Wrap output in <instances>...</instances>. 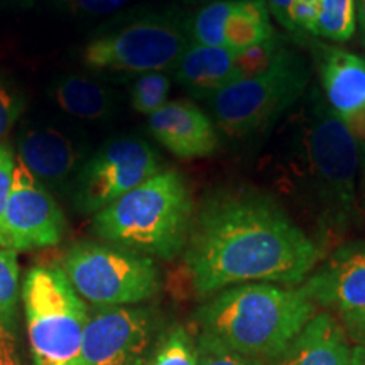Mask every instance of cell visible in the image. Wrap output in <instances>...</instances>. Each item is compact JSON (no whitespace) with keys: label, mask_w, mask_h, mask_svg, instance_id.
Wrapping results in <instances>:
<instances>
[{"label":"cell","mask_w":365,"mask_h":365,"mask_svg":"<svg viewBox=\"0 0 365 365\" xmlns=\"http://www.w3.org/2000/svg\"><path fill=\"white\" fill-rule=\"evenodd\" d=\"M257 2H264V4H266V0H257Z\"/></svg>","instance_id":"cell-36"},{"label":"cell","mask_w":365,"mask_h":365,"mask_svg":"<svg viewBox=\"0 0 365 365\" xmlns=\"http://www.w3.org/2000/svg\"><path fill=\"white\" fill-rule=\"evenodd\" d=\"M19 299V261L17 252L0 249V328L11 331L16 323Z\"/></svg>","instance_id":"cell-21"},{"label":"cell","mask_w":365,"mask_h":365,"mask_svg":"<svg viewBox=\"0 0 365 365\" xmlns=\"http://www.w3.org/2000/svg\"><path fill=\"white\" fill-rule=\"evenodd\" d=\"M193 217L188 181L168 170L100 210L93 232L110 244L170 261L188 244Z\"/></svg>","instance_id":"cell-4"},{"label":"cell","mask_w":365,"mask_h":365,"mask_svg":"<svg viewBox=\"0 0 365 365\" xmlns=\"http://www.w3.org/2000/svg\"><path fill=\"white\" fill-rule=\"evenodd\" d=\"M291 31H307L318 36L319 0H293L289 11Z\"/></svg>","instance_id":"cell-26"},{"label":"cell","mask_w":365,"mask_h":365,"mask_svg":"<svg viewBox=\"0 0 365 365\" xmlns=\"http://www.w3.org/2000/svg\"><path fill=\"white\" fill-rule=\"evenodd\" d=\"M308 85L307 63L282 46L266 71L227 85L208 98V105L223 134L250 139L264 134L289 112L303 98Z\"/></svg>","instance_id":"cell-6"},{"label":"cell","mask_w":365,"mask_h":365,"mask_svg":"<svg viewBox=\"0 0 365 365\" xmlns=\"http://www.w3.org/2000/svg\"><path fill=\"white\" fill-rule=\"evenodd\" d=\"M61 269L78 296L98 308L143 303L161 287V274L153 257L115 244L73 245Z\"/></svg>","instance_id":"cell-8"},{"label":"cell","mask_w":365,"mask_h":365,"mask_svg":"<svg viewBox=\"0 0 365 365\" xmlns=\"http://www.w3.org/2000/svg\"><path fill=\"white\" fill-rule=\"evenodd\" d=\"M65 230L66 220L56 200L17 159L12 188L0 222V249L21 252L51 247L61 242Z\"/></svg>","instance_id":"cell-11"},{"label":"cell","mask_w":365,"mask_h":365,"mask_svg":"<svg viewBox=\"0 0 365 365\" xmlns=\"http://www.w3.org/2000/svg\"><path fill=\"white\" fill-rule=\"evenodd\" d=\"M182 2H186V4H200V2H205V0H182Z\"/></svg>","instance_id":"cell-34"},{"label":"cell","mask_w":365,"mask_h":365,"mask_svg":"<svg viewBox=\"0 0 365 365\" xmlns=\"http://www.w3.org/2000/svg\"><path fill=\"white\" fill-rule=\"evenodd\" d=\"M53 102L68 115L90 122H107L117 112V95L98 78L66 75L49 90Z\"/></svg>","instance_id":"cell-19"},{"label":"cell","mask_w":365,"mask_h":365,"mask_svg":"<svg viewBox=\"0 0 365 365\" xmlns=\"http://www.w3.org/2000/svg\"><path fill=\"white\" fill-rule=\"evenodd\" d=\"M171 80L164 71L139 75L130 86V105L135 112L150 115L168 103Z\"/></svg>","instance_id":"cell-22"},{"label":"cell","mask_w":365,"mask_h":365,"mask_svg":"<svg viewBox=\"0 0 365 365\" xmlns=\"http://www.w3.org/2000/svg\"><path fill=\"white\" fill-rule=\"evenodd\" d=\"M150 365H196V346L185 328H173Z\"/></svg>","instance_id":"cell-23"},{"label":"cell","mask_w":365,"mask_h":365,"mask_svg":"<svg viewBox=\"0 0 365 365\" xmlns=\"http://www.w3.org/2000/svg\"><path fill=\"white\" fill-rule=\"evenodd\" d=\"M269 9L257 0H212L190 21L191 44L240 53L274 38Z\"/></svg>","instance_id":"cell-12"},{"label":"cell","mask_w":365,"mask_h":365,"mask_svg":"<svg viewBox=\"0 0 365 365\" xmlns=\"http://www.w3.org/2000/svg\"><path fill=\"white\" fill-rule=\"evenodd\" d=\"M355 14H357V24L360 27V36L365 46V0H355Z\"/></svg>","instance_id":"cell-32"},{"label":"cell","mask_w":365,"mask_h":365,"mask_svg":"<svg viewBox=\"0 0 365 365\" xmlns=\"http://www.w3.org/2000/svg\"><path fill=\"white\" fill-rule=\"evenodd\" d=\"M26 108V100L17 88L9 81L0 78V144L16 125Z\"/></svg>","instance_id":"cell-25"},{"label":"cell","mask_w":365,"mask_h":365,"mask_svg":"<svg viewBox=\"0 0 365 365\" xmlns=\"http://www.w3.org/2000/svg\"><path fill=\"white\" fill-rule=\"evenodd\" d=\"M317 65L325 102L344 124L365 112V59L331 46H318Z\"/></svg>","instance_id":"cell-16"},{"label":"cell","mask_w":365,"mask_h":365,"mask_svg":"<svg viewBox=\"0 0 365 365\" xmlns=\"http://www.w3.org/2000/svg\"><path fill=\"white\" fill-rule=\"evenodd\" d=\"M158 328L159 318L153 309L100 308L88 318L71 365H140L153 349Z\"/></svg>","instance_id":"cell-10"},{"label":"cell","mask_w":365,"mask_h":365,"mask_svg":"<svg viewBox=\"0 0 365 365\" xmlns=\"http://www.w3.org/2000/svg\"><path fill=\"white\" fill-rule=\"evenodd\" d=\"M314 314L317 303L303 286L247 282L218 291L198 309V323L202 336L271 364Z\"/></svg>","instance_id":"cell-3"},{"label":"cell","mask_w":365,"mask_h":365,"mask_svg":"<svg viewBox=\"0 0 365 365\" xmlns=\"http://www.w3.org/2000/svg\"><path fill=\"white\" fill-rule=\"evenodd\" d=\"M190 44V21L180 12H132L93 34L83 49V63L90 70L139 76L175 70Z\"/></svg>","instance_id":"cell-5"},{"label":"cell","mask_w":365,"mask_h":365,"mask_svg":"<svg viewBox=\"0 0 365 365\" xmlns=\"http://www.w3.org/2000/svg\"><path fill=\"white\" fill-rule=\"evenodd\" d=\"M345 333L350 339L365 345V309L341 314Z\"/></svg>","instance_id":"cell-29"},{"label":"cell","mask_w":365,"mask_h":365,"mask_svg":"<svg viewBox=\"0 0 365 365\" xmlns=\"http://www.w3.org/2000/svg\"><path fill=\"white\" fill-rule=\"evenodd\" d=\"M127 2L129 0H59L63 9L76 16H108Z\"/></svg>","instance_id":"cell-27"},{"label":"cell","mask_w":365,"mask_h":365,"mask_svg":"<svg viewBox=\"0 0 365 365\" xmlns=\"http://www.w3.org/2000/svg\"><path fill=\"white\" fill-rule=\"evenodd\" d=\"M154 139L180 159H200L215 154L220 139L215 124L198 105L173 100L149 115Z\"/></svg>","instance_id":"cell-15"},{"label":"cell","mask_w":365,"mask_h":365,"mask_svg":"<svg viewBox=\"0 0 365 365\" xmlns=\"http://www.w3.org/2000/svg\"><path fill=\"white\" fill-rule=\"evenodd\" d=\"M303 287L317 307L340 314L365 309V240L346 242L336 249Z\"/></svg>","instance_id":"cell-14"},{"label":"cell","mask_w":365,"mask_h":365,"mask_svg":"<svg viewBox=\"0 0 365 365\" xmlns=\"http://www.w3.org/2000/svg\"><path fill=\"white\" fill-rule=\"evenodd\" d=\"M34 0H21V4L22 6H31V4H33Z\"/></svg>","instance_id":"cell-35"},{"label":"cell","mask_w":365,"mask_h":365,"mask_svg":"<svg viewBox=\"0 0 365 365\" xmlns=\"http://www.w3.org/2000/svg\"><path fill=\"white\" fill-rule=\"evenodd\" d=\"M357 29L355 0H319L318 36L333 43H346Z\"/></svg>","instance_id":"cell-20"},{"label":"cell","mask_w":365,"mask_h":365,"mask_svg":"<svg viewBox=\"0 0 365 365\" xmlns=\"http://www.w3.org/2000/svg\"><path fill=\"white\" fill-rule=\"evenodd\" d=\"M27 331L38 365H71L88 312L61 267L36 266L22 284Z\"/></svg>","instance_id":"cell-7"},{"label":"cell","mask_w":365,"mask_h":365,"mask_svg":"<svg viewBox=\"0 0 365 365\" xmlns=\"http://www.w3.org/2000/svg\"><path fill=\"white\" fill-rule=\"evenodd\" d=\"M163 171L158 150L135 135L105 140L90 154L73 181V202L83 213H97Z\"/></svg>","instance_id":"cell-9"},{"label":"cell","mask_w":365,"mask_h":365,"mask_svg":"<svg viewBox=\"0 0 365 365\" xmlns=\"http://www.w3.org/2000/svg\"><path fill=\"white\" fill-rule=\"evenodd\" d=\"M272 365H352L344 325L330 313H317Z\"/></svg>","instance_id":"cell-17"},{"label":"cell","mask_w":365,"mask_h":365,"mask_svg":"<svg viewBox=\"0 0 365 365\" xmlns=\"http://www.w3.org/2000/svg\"><path fill=\"white\" fill-rule=\"evenodd\" d=\"M196 365H269L267 362L259 359L247 357L234 350L227 349L207 339V336L200 335L198 345H196Z\"/></svg>","instance_id":"cell-24"},{"label":"cell","mask_w":365,"mask_h":365,"mask_svg":"<svg viewBox=\"0 0 365 365\" xmlns=\"http://www.w3.org/2000/svg\"><path fill=\"white\" fill-rule=\"evenodd\" d=\"M322 250L271 195L250 186L212 191L193 217L185 262L196 294L247 282L298 284Z\"/></svg>","instance_id":"cell-1"},{"label":"cell","mask_w":365,"mask_h":365,"mask_svg":"<svg viewBox=\"0 0 365 365\" xmlns=\"http://www.w3.org/2000/svg\"><path fill=\"white\" fill-rule=\"evenodd\" d=\"M304 103L274 156L272 181L307 208L325 234H340L359 210V145L317 91Z\"/></svg>","instance_id":"cell-2"},{"label":"cell","mask_w":365,"mask_h":365,"mask_svg":"<svg viewBox=\"0 0 365 365\" xmlns=\"http://www.w3.org/2000/svg\"><path fill=\"white\" fill-rule=\"evenodd\" d=\"M88 148L56 125L31 124L17 135V159L46 190L71 188Z\"/></svg>","instance_id":"cell-13"},{"label":"cell","mask_w":365,"mask_h":365,"mask_svg":"<svg viewBox=\"0 0 365 365\" xmlns=\"http://www.w3.org/2000/svg\"><path fill=\"white\" fill-rule=\"evenodd\" d=\"M16 156L7 144H0V222L9 200V193L12 188L14 170H16Z\"/></svg>","instance_id":"cell-28"},{"label":"cell","mask_w":365,"mask_h":365,"mask_svg":"<svg viewBox=\"0 0 365 365\" xmlns=\"http://www.w3.org/2000/svg\"><path fill=\"white\" fill-rule=\"evenodd\" d=\"M359 154H360V163H359V168H360V178H359V190H360V196L357 198L359 205V210L360 213H362L364 218H365V148L359 149Z\"/></svg>","instance_id":"cell-31"},{"label":"cell","mask_w":365,"mask_h":365,"mask_svg":"<svg viewBox=\"0 0 365 365\" xmlns=\"http://www.w3.org/2000/svg\"><path fill=\"white\" fill-rule=\"evenodd\" d=\"M352 365H365V345L359 346L352 352Z\"/></svg>","instance_id":"cell-33"},{"label":"cell","mask_w":365,"mask_h":365,"mask_svg":"<svg viewBox=\"0 0 365 365\" xmlns=\"http://www.w3.org/2000/svg\"><path fill=\"white\" fill-rule=\"evenodd\" d=\"M293 0H266L267 9H271V14L276 17L277 22L281 26H284L286 29L291 31V19H289V11Z\"/></svg>","instance_id":"cell-30"},{"label":"cell","mask_w":365,"mask_h":365,"mask_svg":"<svg viewBox=\"0 0 365 365\" xmlns=\"http://www.w3.org/2000/svg\"><path fill=\"white\" fill-rule=\"evenodd\" d=\"M237 53L225 48L190 44L175 66V78L196 98H212L217 91L239 80Z\"/></svg>","instance_id":"cell-18"}]
</instances>
